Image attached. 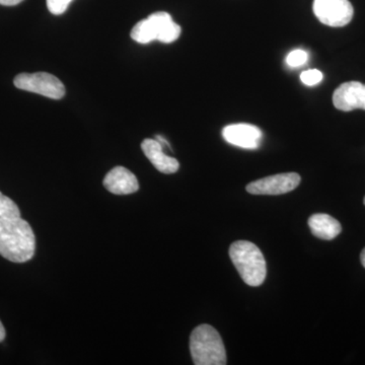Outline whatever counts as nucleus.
I'll list each match as a JSON object with an SVG mask.
<instances>
[{"instance_id": "5", "label": "nucleus", "mask_w": 365, "mask_h": 365, "mask_svg": "<svg viewBox=\"0 0 365 365\" xmlns=\"http://www.w3.org/2000/svg\"><path fill=\"white\" fill-rule=\"evenodd\" d=\"M20 90L31 91L44 97L60 100L66 96V86L56 76L47 72L21 73L14 81Z\"/></svg>"}, {"instance_id": "15", "label": "nucleus", "mask_w": 365, "mask_h": 365, "mask_svg": "<svg viewBox=\"0 0 365 365\" xmlns=\"http://www.w3.org/2000/svg\"><path fill=\"white\" fill-rule=\"evenodd\" d=\"M323 73L318 69H311V71H304L300 74V81L304 85L309 86L318 85L323 81Z\"/></svg>"}, {"instance_id": "16", "label": "nucleus", "mask_w": 365, "mask_h": 365, "mask_svg": "<svg viewBox=\"0 0 365 365\" xmlns=\"http://www.w3.org/2000/svg\"><path fill=\"white\" fill-rule=\"evenodd\" d=\"M46 1H47V7L50 13L55 16H60V14L66 13L72 0H46Z\"/></svg>"}, {"instance_id": "9", "label": "nucleus", "mask_w": 365, "mask_h": 365, "mask_svg": "<svg viewBox=\"0 0 365 365\" xmlns=\"http://www.w3.org/2000/svg\"><path fill=\"white\" fill-rule=\"evenodd\" d=\"M222 137L227 143L245 148L257 150L261 145L262 131L258 127L251 124H232L225 127Z\"/></svg>"}, {"instance_id": "7", "label": "nucleus", "mask_w": 365, "mask_h": 365, "mask_svg": "<svg viewBox=\"0 0 365 365\" xmlns=\"http://www.w3.org/2000/svg\"><path fill=\"white\" fill-rule=\"evenodd\" d=\"M300 176L297 173L274 175L250 182L247 191L253 195H281L289 193L300 184Z\"/></svg>"}, {"instance_id": "19", "label": "nucleus", "mask_w": 365, "mask_h": 365, "mask_svg": "<svg viewBox=\"0 0 365 365\" xmlns=\"http://www.w3.org/2000/svg\"><path fill=\"white\" fill-rule=\"evenodd\" d=\"M360 260H361L362 265L365 268V248L362 250L361 255H360Z\"/></svg>"}, {"instance_id": "3", "label": "nucleus", "mask_w": 365, "mask_h": 365, "mask_svg": "<svg viewBox=\"0 0 365 365\" xmlns=\"http://www.w3.org/2000/svg\"><path fill=\"white\" fill-rule=\"evenodd\" d=\"M190 351L196 365H225L227 362L222 337L209 325L194 329L190 337Z\"/></svg>"}, {"instance_id": "4", "label": "nucleus", "mask_w": 365, "mask_h": 365, "mask_svg": "<svg viewBox=\"0 0 365 365\" xmlns=\"http://www.w3.org/2000/svg\"><path fill=\"white\" fill-rule=\"evenodd\" d=\"M181 31V26L173 21L170 14L158 11L137 23L132 29L131 38L139 44H148L155 40L169 44L179 39Z\"/></svg>"}, {"instance_id": "13", "label": "nucleus", "mask_w": 365, "mask_h": 365, "mask_svg": "<svg viewBox=\"0 0 365 365\" xmlns=\"http://www.w3.org/2000/svg\"><path fill=\"white\" fill-rule=\"evenodd\" d=\"M18 217H21L18 205L0 192V230Z\"/></svg>"}, {"instance_id": "14", "label": "nucleus", "mask_w": 365, "mask_h": 365, "mask_svg": "<svg viewBox=\"0 0 365 365\" xmlns=\"http://www.w3.org/2000/svg\"><path fill=\"white\" fill-rule=\"evenodd\" d=\"M309 59V54L304 50H294L287 55V64L290 67H299L306 64Z\"/></svg>"}, {"instance_id": "12", "label": "nucleus", "mask_w": 365, "mask_h": 365, "mask_svg": "<svg viewBox=\"0 0 365 365\" xmlns=\"http://www.w3.org/2000/svg\"><path fill=\"white\" fill-rule=\"evenodd\" d=\"M309 227L314 237L325 241H332L342 232L341 223L325 213H317L309 218Z\"/></svg>"}, {"instance_id": "6", "label": "nucleus", "mask_w": 365, "mask_h": 365, "mask_svg": "<svg viewBox=\"0 0 365 365\" xmlns=\"http://www.w3.org/2000/svg\"><path fill=\"white\" fill-rule=\"evenodd\" d=\"M313 9L322 24L334 28L348 25L354 13L349 0H314Z\"/></svg>"}, {"instance_id": "11", "label": "nucleus", "mask_w": 365, "mask_h": 365, "mask_svg": "<svg viewBox=\"0 0 365 365\" xmlns=\"http://www.w3.org/2000/svg\"><path fill=\"white\" fill-rule=\"evenodd\" d=\"M145 157L150 160L153 167L163 174H175L180 169V163L176 158L169 157L163 151L162 144L157 139H144L141 143Z\"/></svg>"}, {"instance_id": "17", "label": "nucleus", "mask_w": 365, "mask_h": 365, "mask_svg": "<svg viewBox=\"0 0 365 365\" xmlns=\"http://www.w3.org/2000/svg\"><path fill=\"white\" fill-rule=\"evenodd\" d=\"M24 0H0V4L6 6H14L21 4Z\"/></svg>"}, {"instance_id": "1", "label": "nucleus", "mask_w": 365, "mask_h": 365, "mask_svg": "<svg viewBox=\"0 0 365 365\" xmlns=\"http://www.w3.org/2000/svg\"><path fill=\"white\" fill-rule=\"evenodd\" d=\"M36 237L32 227L21 217L0 230V255L14 263H25L35 255Z\"/></svg>"}, {"instance_id": "10", "label": "nucleus", "mask_w": 365, "mask_h": 365, "mask_svg": "<svg viewBox=\"0 0 365 365\" xmlns=\"http://www.w3.org/2000/svg\"><path fill=\"white\" fill-rule=\"evenodd\" d=\"M104 186L115 195H128L138 191V180L133 173L124 167H116L108 173Z\"/></svg>"}, {"instance_id": "8", "label": "nucleus", "mask_w": 365, "mask_h": 365, "mask_svg": "<svg viewBox=\"0 0 365 365\" xmlns=\"http://www.w3.org/2000/svg\"><path fill=\"white\" fill-rule=\"evenodd\" d=\"M333 104L343 112L365 110V86L359 81L342 83L334 91Z\"/></svg>"}, {"instance_id": "20", "label": "nucleus", "mask_w": 365, "mask_h": 365, "mask_svg": "<svg viewBox=\"0 0 365 365\" xmlns=\"http://www.w3.org/2000/svg\"><path fill=\"white\" fill-rule=\"evenodd\" d=\"M364 205H365V197H364Z\"/></svg>"}, {"instance_id": "2", "label": "nucleus", "mask_w": 365, "mask_h": 365, "mask_svg": "<svg viewBox=\"0 0 365 365\" xmlns=\"http://www.w3.org/2000/svg\"><path fill=\"white\" fill-rule=\"evenodd\" d=\"M230 257L242 279L250 287L263 284L267 275V266L260 249L248 241H237L230 246Z\"/></svg>"}, {"instance_id": "18", "label": "nucleus", "mask_w": 365, "mask_h": 365, "mask_svg": "<svg viewBox=\"0 0 365 365\" xmlns=\"http://www.w3.org/2000/svg\"><path fill=\"white\" fill-rule=\"evenodd\" d=\"M6 329H4L1 321H0V342H2V341L4 340V338H6Z\"/></svg>"}]
</instances>
